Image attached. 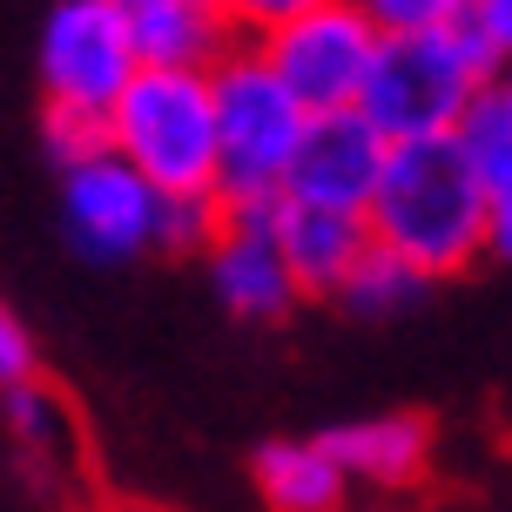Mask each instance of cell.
Here are the masks:
<instances>
[{
  "label": "cell",
  "instance_id": "obj_15",
  "mask_svg": "<svg viewBox=\"0 0 512 512\" xmlns=\"http://www.w3.org/2000/svg\"><path fill=\"white\" fill-rule=\"evenodd\" d=\"M452 142H459V155L479 169V182L492 196L512 189V75L506 68L465 102V115L452 122Z\"/></svg>",
  "mask_w": 512,
  "mask_h": 512
},
{
  "label": "cell",
  "instance_id": "obj_4",
  "mask_svg": "<svg viewBox=\"0 0 512 512\" xmlns=\"http://www.w3.org/2000/svg\"><path fill=\"white\" fill-rule=\"evenodd\" d=\"M108 149L162 196L216 189V95L209 68H135L108 102Z\"/></svg>",
  "mask_w": 512,
  "mask_h": 512
},
{
  "label": "cell",
  "instance_id": "obj_2",
  "mask_svg": "<svg viewBox=\"0 0 512 512\" xmlns=\"http://www.w3.org/2000/svg\"><path fill=\"white\" fill-rule=\"evenodd\" d=\"M499 75L492 48L472 34V21L438 27H391L371 48L358 88V115L384 142H418V135H452L465 102Z\"/></svg>",
  "mask_w": 512,
  "mask_h": 512
},
{
  "label": "cell",
  "instance_id": "obj_5",
  "mask_svg": "<svg viewBox=\"0 0 512 512\" xmlns=\"http://www.w3.org/2000/svg\"><path fill=\"white\" fill-rule=\"evenodd\" d=\"M270 75L310 108V115H331V108H358L364 68H371V48H378V27L358 0H317L304 14L277 21L270 34L250 41Z\"/></svg>",
  "mask_w": 512,
  "mask_h": 512
},
{
  "label": "cell",
  "instance_id": "obj_9",
  "mask_svg": "<svg viewBox=\"0 0 512 512\" xmlns=\"http://www.w3.org/2000/svg\"><path fill=\"white\" fill-rule=\"evenodd\" d=\"M378 169H384V135L364 122L358 108H331V115H310L304 122V142H297L283 196L324 203V209H358L364 216Z\"/></svg>",
  "mask_w": 512,
  "mask_h": 512
},
{
  "label": "cell",
  "instance_id": "obj_11",
  "mask_svg": "<svg viewBox=\"0 0 512 512\" xmlns=\"http://www.w3.org/2000/svg\"><path fill=\"white\" fill-rule=\"evenodd\" d=\"M270 230H277L283 256H290V277L304 297H331L344 270L358 263V250L371 243L358 209H324V203H297V196H277L270 203Z\"/></svg>",
  "mask_w": 512,
  "mask_h": 512
},
{
  "label": "cell",
  "instance_id": "obj_1",
  "mask_svg": "<svg viewBox=\"0 0 512 512\" xmlns=\"http://www.w3.org/2000/svg\"><path fill=\"white\" fill-rule=\"evenodd\" d=\"M486 209L492 189L459 155L452 135L384 142V169L364 203V230L391 256H405L418 277L452 283L486 263Z\"/></svg>",
  "mask_w": 512,
  "mask_h": 512
},
{
  "label": "cell",
  "instance_id": "obj_10",
  "mask_svg": "<svg viewBox=\"0 0 512 512\" xmlns=\"http://www.w3.org/2000/svg\"><path fill=\"white\" fill-rule=\"evenodd\" d=\"M331 459L344 465V479L364 492H411L425 486L432 472V452H438V432L425 411H371L358 425H337L324 432Z\"/></svg>",
  "mask_w": 512,
  "mask_h": 512
},
{
  "label": "cell",
  "instance_id": "obj_6",
  "mask_svg": "<svg viewBox=\"0 0 512 512\" xmlns=\"http://www.w3.org/2000/svg\"><path fill=\"white\" fill-rule=\"evenodd\" d=\"M135 41H128V14L122 0H54L41 21V102L54 108H88L108 115V102L122 95V81L135 75Z\"/></svg>",
  "mask_w": 512,
  "mask_h": 512
},
{
  "label": "cell",
  "instance_id": "obj_22",
  "mask_svg": "<svg viewBox=\"0 0 512 512\" xmlns=\"http://www.w3.org/2000/svg\"><path fill=\"white\" fill-rule=\"evenodd\" d=\"M486 256L512 263V189H499L492 209H486Z\"/></svg>",
  "mask_w": 512,
  "mask_h": 512
},
{
  "label": "cell",
  "instance_id": "obj_13",
  "mask_svg": "<svg viewBox=\"0 0 512 512\" xmlns=\"http://www.w3.org/2000/svg\"><path fill=\"white\" fill-rule=\"evenodd\" d=\"M250 479L270 512H344L358 492L324 438H263L250 452Z\"/></svg>",
  "mask_w": 512,
  "mask_h": 512
},
{
  "label": "cell",
  "instance_id": "obj_18",
  "mask_svg": "<svg viewBox=\"0 0 512 512\" xmlns=\"http://www.w3.org/2000/svg\"><path fill=\"white\" fill-rule=\"evenodd\" d=\"M371 27L391 34V27H438V21H465V7L472 0H358Z\"/></svg>",
  "mask_w": 512,
  "mask_h": 512
},
{
  "label": "cell",
  "instance_id": "obj_23",
  "mask_svg": "<svg viewBox=\"0 0 512 512\" xmlns=\"http://www.w3.org/2000/svg\"><path fill=\"white\" fill-rule=\"evenodd\" d=\"M506 75H512V68H506Z\"/></svg>",
  "mask_w": 512,
  "mask_h": 512
},
{
  "label": "cell",
  "instance_id": "obj_16",
  "mask_svg": "<svg viewBox=\"0 0 512 512\" xmlns=\"http://www.w3.org/2000/svg\"><path fill=\"white\" fill-rule=\"evenodd\" d=\"M223 223V203L216 189H196V196H162L155 209V256H203L209 230Z\"/></svg>",
  "mask_w": 512,
  "mask_h": 512
},
{
  "label": "cell",
  "instance_id": "obj_7",
  "mask_svg": "<svg viewBox=\"0 0 512 512\" xmlns=\"http://www.w3.org/2000/svg\"><path fill=\"white\" fill-rule=\"evenodd\" d=\"M155 209H162V189L142 169H128L108 142L61 169V236L88 263L115 270V263L155 256Z\"/></svg>",
  "mask_w": 512,
  "mask_h": 512
},
{
  "label": "cell",
  "instance_id": "obj_17",
  "mask_svg": "<svg viewBox=\"0 0 512 512\" xmlns=\"http://www.w3.org/2000/svg\"><path fill=\"white\" fill-rule=\"evenodd\" d=\"M41 142H48L54 169H68V162H81V155H95L108 142V122H102V115H88V108L41 102Z\"/></svg>",
  "mask_w": 512,
  "mask_h": 512
},
{
  "label": "cell",
  "instance_id": "obj_8",
  "mask_svg": "<svg viewBox=\"0 0 512 512\" xmlns=\"http://www.w3.org/2000/svg\"><path fill=\"white\" fill-rule=\"evenodd\" d=\"M203 263H209L216 304L230 310L236 324H283L297 304H310L290 277L277 230H270V209H223V223L203 243Z\"/></svg>",
  "mask_w": 512,
  "mask_h": 512
},
{
  "label": "cell",
  "instance_id": "obj_19",
  "mask_svg": "<svg viewBox=\"0 0 512 512\" xmlns=\"http://www.w3.org/2000/svg\"><path fill=\"white\" fill-rule=\"evenodd\" d=\"M216 7L230 14V27L243 34V41H256V34H270L277 21L304 14V7H317V0H216Z\"/></svg>",
  "mask_w": 512,
  "mask_h": 512
},
{
  "label": "cell",
  "instance_id": "obj_3",
  "mask_svg": "<svg viewBox=\"0 0 512 512\" xmlns=\"http://www.w3.org/2000/svg\"><path fill=\"white\" fill-rule=\"evenodd\" d=\"M209 95H216V203L270 209L290 182L310 108L270 75V61L250 41H236L209 68Z\"/></svg>",
  "mask_w": 512,
  "mask_h": 512
},
{
  "label": "cell",
  "instance_id": "obj_12",
  "mask_svg": "<svg viewBox=\"0 0 512 512\" xmlns=\"http://www.w3.org/2000/svg\"><path fill=\"white\" fill-rule=\"evenodd\" d=\"M142 68H216L243 41L216 0H122Z\"/></svg>",
  "mask_w": 512,
  "mask_h": 512
},
{
  "label": "cell",
  "instance_id": "obj_14",
  "mask_svg": "<svg viewBox=\"0 0 512 512\" xmlns=\"http://www.w3.org/2000/svg\"><path fill=\"white\" fill-rule=\"evenodd\" d=\"M425 290H432V277H418L405 256H391L384 243H364L324 304H337L344 317H405L411 304H425Z\"/></svg>",
  "mask_w": 512,
  "mask_h": 512
},
{
  "label": "cell",
  "instance_id": "obj_21",
  "mask_svg": "<svg viewBox=\"0 0 512 512\" xmlns=\"http://www.w3.org/2000/svg\"><path fill=\"white\" fill-rule=\"evenodd\" d=\"M21 378H34V337H27V324L14 310L0 304V391Z\"/></svg>",
  "mask_w": 512,
  "mask_h": 512
},
{
  "label": "cell",
  "instance_id": "obj_20",
  "mask_svg": "<svg viewBox=\"0 0 512 512\" xmlns=\"http://www.w3.org/2000/svg\"><path fill=\"white\" fill-rule=\"evenodd\" d=\"M465 21H472V34L492 48V61L512 68V0H472V7H465Z\"/></svg>",
  "mask_w": 512,
  "mask_h": 512
}]
</instances>
